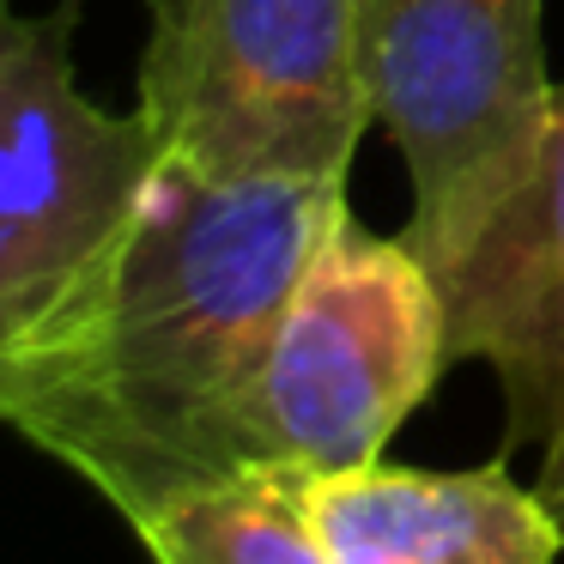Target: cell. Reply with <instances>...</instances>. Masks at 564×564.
<instances>
[{
  "label": "cell",
  "instance_id": "1",
  "mask_svg": "<svg viewBox=\"0 0 564 564\" xmlns=\"http://www.w3.org/2000/svg\"><path fill=\"white\" fill-rule=\"evenodd\" d=\"M340 213L334 176L219 183L164 164L98 316L7 431L74 467L128 528L249 474V389Z\"/></svg>",
  "mask_w": 564,
  "mask_h": 564
},
{
  "label": "cell",
  "instance_id": "2",
  "mask_svg": "<svg viewBox=\"0 0 564 564\" xmlns=\"http://www.w3.org/2000/svg\"><path fill=\"white\" fill-rule=\"evenodd\" d=\"M74 13L0 7V425L79 346L164 176L147 116L79 86Z\"/></svg>",
  "mask_w": 564,
  "mask_h": 564
},
{
  "label": "cell",
  "instance_id": "3",
  "mask_svg": "<svg viewBox=\"0 0 564 564\" xmlns=\"http://www.w3.org/2000/svg\"><path fill=\"white\" fill-rule=\"evenodd\" d=\"M134 110L176 171L346 183L377 122L370 0H159Z\"/></svg>",
  "mask_w": 564,
  "mask_h": 564
},
{
  "label": "cell",
  "instance_id": "4",
  "mask_svg": "<svg viewBox=\"0 0 564 564\" xmlns=\"http://www.w3.org/2000/svg\"><path fill=\"white\" fill-rule=\"evenodd\" d=\"M449 365L443 297L406 237L340 213L304 268L243 406V462L340 474L382 462L389 437Z\"/></svg>",
  "mask_w": 564,
  "mask_h": 564
},
{
  "label": "cell",
  "instance_id": "5",
  "mask_svg": "<svg viewBox=\"0 0 564 564\" xmlns=\"http://www.w3.org/2000/svg\"><path fill=\"white\" fill-rule=\"evenodd\" d=\"M546 0H370V104L413 171L406 243L455 261L552 122Z\"/></svg>",
  "mask_w": 564,
  "mask_h": 564
},
{
  "label": "cell",
  "instance_id": "6",
  "mask_svg": "<svg viewBox=\"0 0 564 564\" xmlns=\"http://www.w3.org/2000/svg\"><path fill=\"white\" fill-rule=\"evenodd\" d=\"M449 365H486L503 389V455L564 437V86L534 171L437 273Z\"/></svg>",
  "mask_w": 564,
  "mask_h": 564
},
{
  "label": "cell",
  "instance_id": "7",
  "mask_svg": "<svg viewBox=\"0 0 564 564\" xmlns=\"http://www.w3.org/2000/svg\"><path fill=\"white\" fill-rule=\"evenodd\" d=\"M304 516L328 564H558L564 528L510 467H340L304 479Z\"/></svg>",
  "mask_w": 564,
  "mask_h": 564
},
{
  "label": "cell",
  "instance_id": "8",
  "mask_svg": "<svg viewBox=\"0 0 564 564\" xmlns=\"http://www.w3.org/2000/svg\"><path fill=\"white\" fill-rule=\"evenodd\" d=\"M152 564H328L304 516V474L249 467L134 522Z\"/></svg>",
  "mask_w": 564,
  "mask_h": 564
},
{
  "label": "cell",
  "instance_id": "9",
  "mask_svg": "<svg viewBox=\"0 0 564 564\" xmlns=\"http://www.w3.org/2000/svg\"><path fill=\"white\" fill-rule=\"evenodd\" d=\"M534 491L546 498V510L558 516V528H564V437L552 443L546 455H540V479H534Z\"/></svg>",
  "mask_w": 564,
  "mask_h": 564
},
{
  "label": "cell",
  "instance_id": "10",
  "mask_svg": "<svg viewBox=\"0 0 564 564\" xmlns=\"http://www.w3.org/2000/svg\"><path fill=\"white\" fill-rule=\"evenodd\" d=\"M0 7H7V0H0Z\"/></svg>",
  "mask_w": 564,
  "mask_h": 564
}]
</instances>
